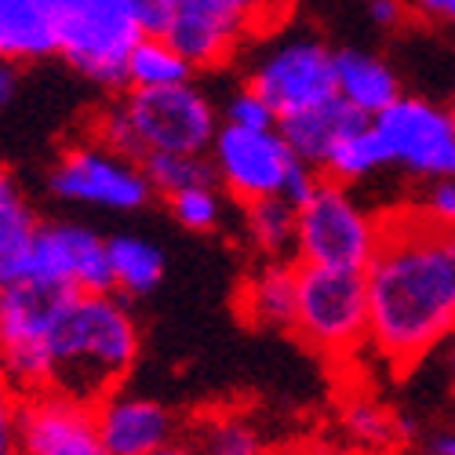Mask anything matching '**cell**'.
Here are the masks:
<instances>
[{
    "mask_svg": "<svg viewBox=\"0 0 455 455\" xmlns=\"http://www.w3.org/2000/svg\"><path fill=\"white\" fill-rule=\"evenodd\" d=\"M368 350L411 371L455 335V230L415 204L383 212V237L368 262Z\"/></svg>",
    "mask_w": 455,
    "mask_h": 455,
    "instance_id": "cell-1",
    "label": "cell"
},
{
    "mask_svg": "<svg viewBox=\"0 0 455 455\" xmlns=\"http://www.w3.org/2000/svg\"><path fill=\"white\" fill-rule=\"evenodd\" d=\"M139 321L117 291H69L48 335V390L99 404L139 361Z\"/></svg>",
    "mask_w": 455,
    "mask_h": 455,
    "instance_id": "cell-2",
    "label": "cell"
},
{
    "mask_svg": "<svg viewBox=\"0 0 455 455\" xmlns=\"http://www.w3.org/2000/svg\"><path fill=\"white\" fill-rule=\"evenodd\" d=\"M219 128L215 102L186 81L168 88H124L92 117L88 135L142 164L154 154H208Z\"/></svg>",
    "mask_w": 455,
    "mask_h": 455,
    "instance_id": "cell-3",
    "label": "cell"
},
{
    "mask_svg": "<svg viewBox=\"0 0 455 455\" xmlns=\"http://www.w3.org/2000/svg\"><path fill=\"white\" fill-rule=\"evenodd\" d=\"M295 339L324 361H354L368 350L371 307L364 270H335L299 262Z\"/></svg>",
    "mask_w": 455,
    "mask_h": 455,
    "instance_id": "cell-4",
    "label": "cell"
},
{
    "mask_svg": "<svg viewBox=\"0 0 455 455\" xmlns=\"http://www.w3.org/2000/svg\"><path fill=\"white\" fill-rule=\"evenodd\" d=\"M383 237V212L364 208L347 182L321 179V186L295 212L299 262L335 270H368Z\"/></svg>",
    "mask_w": 455,
    "mask_h": 455,
    "instance_id": "cell-5",
    "label": "cell"
},
{
    "mask_svg": "<svg viewBox=\"0 0 455 455\" xmlns=\"http://www.w3.org/2000/svg\"><path fill=\"white\" fill-rule=\"evenodd\" d=\"M142 36L124 0H62L59 59L106 92L128 88V55Z\"/></svg>",
    "mask_w": 455,
    "mask_h": 455,
    "instance_id": "cell-6",
    "label": "cell"
},
{
    "mask_svg": "<svg viewBox=\"0 0 455 455\" xmlns=\"http://www.w3.org/2000/svg\"><path fill=\"white\" fill-rule=\"evenodd\" d=\"M284 12L288 0H179L164 36L194 69H219L248 36L277 26Z\"/></svg>",
    "mask_w": 455,
    "mask_h": 455,
    "instance_id": "cell-7",
    "label": "cell"
},
{
    "mask_svg": "<svg viewBox=\"0 0 455 455\" xmlns=\"http://www.w3.org/2000/svg\"><path fill=\"white\" fill-rule=\"evenodd\" d=\"M66 295L44 281L0 284V375L26 397L48 390V335Z\"/></svg>",
    "mask_w": 455,
    "mask_h": 455,
    "instance_id": "cell-8",
    "label": "cell"
},
{
    "mask_svg": "<svg viewBox=\"0 0 455 455\" xmlns=\"http://www.w3.org/2000/svg\"><path fill=\"white\" fill-rule=\"evenodd\" d=\"M48 186L59 201L106 212H139L154 201L146 168L95 139L66 146L48 175Z\"/></svg>",
    "mask_w": 455,
    "mask_h": 455,
    "instance_id": "cell-9",
    "label": "cell"
},
{
    "mask_svg": "<svg viewBox=\"0 0 455 455\" xmlns=\"http://www.w3.org/2000/svg\"><path fill=\"white\" fill-rule=\"evenodd\" d=\"M215 182L234 201H262V197H284L291 172L302 164V157L291 149L281 128H237L222 124L212 149Z\"/></svg>",
    "mask_w": 455,
    "mask_h": 455,
    "instance_id": "cell-10",
    "label": "cell"
},
{
    "mask_svg": "<svg viewBox=\"0 0 455 455\" xmlns=\"http://www.w3.org/2000/svg\"><path fill=\"white\" fill-rule=\"evenodd\" d=\"M383 135L390 168L434 182L455 175V117L451 106H441L423 95H401L390 109L375 117Z\"/></svg>",
    "mask_w": 455,
    "mask_h": 455,
    "instance_id": "cell-11",
    "label": "cell"
},
{
    "mask_svg": "<svg viewBox=\"0 0 455 455\" xmlns=\"http://www.w3.org/2000/svg\"><path fill=\"white\" fill-rule=\"evenodd\" d=\"M248 84L277 109V117H291L335 99V52L317 36H291L251 66Z\"/></svg>",
    "mask_w": 455,
    "mask_h": 455,
    "instance_id": "cell-12",
    "label": "cell"
},
{
    "mask_svg": "<svg viewBox=\"0 0 455 455\" xmlns=\"http://www.w3.org/2000/svg\"><path fill=\"white\" fill-rule=\"evenodd\" d=\"M22 281H44L66 291H117L106 237L77 222H44L36 230Z\"/></svg>",
    "mask_w": 455,
    "mask_h": 455,
    "instance_id": "cell-13",
    "label": "cell"
},
{
    "mask_svg": "<svg viewBox=\"0 0 455 455\" xmlns=\"http://www.w3.org/2000/svg\"><path fill=\"white\" fill-rule=\"evenodd\" d=\"M22 455H109L95 404L59 390L29 394L22 408Z\"/></svg>",
    "mask_w": 455,
    "mask_h": 455,
    "instance_id": "cell-14",
    "label": "cell"
},
{
    "mask_svg": "<svg viewBox=\"0 0 455 455\" xmlns=\"http://www.w3.org/2000/svg\"><path fill=\"white\" fill-rule=\"evenodd\" d=\"M95 419L109 455H146L149 448H161L179 437L175 411L142 394L113 390L95 404Z\"/></svg>",
    "mask_w": 455,
    "mask_h": 455,
    "instance_id": "cell-15",
    "label": "cell"
},
{
    "mask_svg": "<svg viewBox=\"0 0 455 455\" xmlns=\"http://www.w3.org/2000/svg\"><path fill=\"white\" fill-rule=\"evenodd\" d=\"M299 302V267H288L281 259H270L267 267L251 270L237 288V317L248 328L262 331H291Z\"/></svg>",
    "mask_w": 455,
    "mask_h": 455,
    "instance_id": "cell-16",
    "label": "cell"
},
{
    "mask_svg": "<svg viewBox=\"0 0 455 455\" xmlns=\"http://www.w3.org/2000/svg\"><path fill=\"white\" fill-rule=\"evenodd\" d=\"M62 0H0V55L29 66L59 55Z\"/></svg>",
    "mask_w": 455,
    "mask_h": 455,
    "instance_id": "cell-17",
    "label": "cell"
},
{
    "mask_svg": "<svg viewBox=\"0 0 455 455\" xmlns=\"http://www.w3.org/2000/svg\"><path fill=\"white\" fill-rule=\"evenodd\" d=\"M335 95L361 117L375 121L404 92L397 69L371 52H335Z\"/></svg>",
    "mask_w": 455,
    "mask_h": 455,
    "instance_id": "cell-18",
    "label": "cell"
},
{
    "mask_svg": "<svg viewBox=\"0 0 455 455\" xmlns=\"http://www.w3.org/2000/svg\"><path fill=\"white\" fill-rule=\"evenodd\" d=\"M36 230L41 222H36L19 179L0 164V284H15L26 277Z\"/></svg>",
    "mask_w": 455,
    "mask_h": 455,
    "instance_id": "cell-19",
    "label": "cell"
},
{
    "mask_svg": "<svg viewBox=\"0 0 455 455\" xmlns=\"http://www.w3.org/2000/svg\"><path fill=\"white\" fill-rule=\"evenodd\" d=\"M357 121H364V117L335 95V99H328V102H321V106H310V109H302V113H291V117H281L277 128L284 132V139L291 142V149H295L302 161L314 164V168H321L324 157H328V149L335 146V139L343 135V132H350Z\"/></svg>",
    "mask_w": 455,
    "mask_h": 455,
    "instance_id": "cell-20",
    "label": "cell"
},
{
    "mask_svg": "<svg viewBox=\"0 0 455 455\" xmlns=\"http://www.w3.org/2000/svg\"><path fill=\"white\" fill-rule=\"evenodd\" d=\"M339 427H343L347 444H354L368 455H394L408 437L397 415L383 401H375L368 394H354L343 401V408H339Z\"/></svg>",
    "mask_w": 455,
    "mask_h": 455,
    "instance_id": "cell-21",
    "label": "cell"
},
{
    "mask_svg": "<svg viewBox=\"0 0 455 455\" xmlns=\"http://www.w3.org/2000/svg\"><path fill=\"white\" fill-rule=\"evenodd\" d=\"M189 441L197 455H274L262 430L234 408L197 415V423L189 427Z\"/></svg>",
    "mask_w": 455,
    "mask_h": 455,
    "instance_id": "cell-22",
    "label": "cell"
},
{
    "mask_svg": "<svg viewBox=\"0 0 455 455\" xmlns=\"http://www.w3.org/2000/svg\"><path fill=\"white\" fill-rule=\"evenodd\" d=\"M379 168H390V157H387V146H383V135H379L375 121H357L350 132H343L335 139V146L328 149V157L321 164V172L335 182H361L368 175H375Z\"/></svg>",
    "mask_w": 455,
    "mask_h": 455,
    "instance_id": "cell-23",
    "label": "cell"
},
{
    "mask_svg": "<svg viewBox=\"0 0 455 455\" xmlns=\"http://www.w3.org/2000/svg\"><path fill=\"white\" fill-rule=\"evenodd\" d=\"M109 248V270H113V288L128 299L149 295L161 277H164V255L154 241L135 237V234H117L106 237Z\"/></svg>",
    "mask_w": 455,
    "mask_h": 455,
    "instance_id": "cell-24",
    "label": "cell"
},
{
    "mask_svg": "<svg viewBox=\"0 0 455 455\" xmlns=\"http://www.w3.org/2000/svg\"><path fill=\"white\" fill-rule=\"evenodd\" d=\"M194 62H189L168 36L146 33L128 55V88H168L194 81Z\"/></svg>",
    "mask_w": 455,
    "mask_h": 455,
    "instance_id": "cell-25",
    "label": "cell"
},
{
    "mask_svg": "<svg viewBox=\"0 0 455 455\" xmlns=\"http://www.w3.org/2000/svg\"><path fill=\"white\" fill-rule=\"evenodd\" d=\"M295 204L288 197H262V201H248L244 204V237L248 244L267 255V259H281L284 251L295 248Z\"/></svg>",
    "mask_w": 455,
    "mask_h": 455,
    "instance_id": "cell-26",
    "label": "cell"
},
{
    "mask_svg": "<svg viewBox=\"0 0 455 455\" xmlns=\"http://www.w3.org/2000/svg\"><path fill=\"white\" fill-rule=\"evenodd\" d=\"M142 168H146L149 186H154V194H161L164 201L172 194H179V189L215 182L212 157H204V154H154L142 161Z\"/></svg>",
    "mask_w": 455,
    "mask_h": 455,
    "instance_id": "cell-27",
    "label": "cell"
},
{
    "mask_svg": "<svg viewBox=\"0 0 455 455\" xmlns=\"http://www.w3.org/2000/svg\"><path fill=\"white\" fill-rule=\"evenodd\" d=\"M168 212L175 215L179 226L194 234H212L215 226L222 222V197L215 182H201V186H189V189H179V194L168 197Z\"/></svg>",
    "mask_w": 455,
    "mask_h": 455,
    "instance_id": "cell-28",
    "label": "cell"
},
{
    "mask_svg": "<svg viewBox=\"0 0 455 455\" xmlns=\"http://www.w3.org/2000/svg\"><path fill=\"white\" fill-rule=\"evenodd\" d=\"M222 113H226L222 124H237V128H277L281 124L277 109L267 99H262L251 84H244L241 92H234Z\"/></svg>",
    "mask_w": 455,
    "mask_h": 455,
    "instance_id": "cell-29",
    "label": "cell"
},
{
    "mask_svg": "<svg viewBox=\"0 0 455 455\" xmlns=\"http://www.w3.org/2000/svg\"><path fill=\"white\" fill-rule=\"evenodd\" d=\"M22 408L26 394L0 375V455H22Z\"/></svg>",
    "mask_w": 455,
    "mask_h": 455,
    "instance_id": "cell-30",
    "label": "cell"
},
{
    "mask_svg": "<svg viewBox=\"0 0 455 455\" xmlns=\"http://www.w3.org/2000/svg\"><path fill=\"white\" fill-rule=\"evenodd\" d=\"M415 208H419L427 219H434L437 226H451L455 230V175L427 182L419 201H415Z\"/></svg>",
    "mask_w": 455,
    "mask_h": 455,
    "instance_id": "cell-31",
    "label": "cell"
},
{
    "mask_svg": "<svg viewBox=\"0 0 455 455\" xmlns=\"http://www.w3.org/2000/svg\"><path fill=\"white\" fill-rule=\"evenodd\" d=\"M124 4L135 15V22L142 26V33H161L164 36L179 0H124Z\"/></svg>",
    "mask_w": 455,
    "mask_h": 455,
    "instance_id": "cell-32",
    "label": "cell"
},
{
    "mask_svg": "<svg viewBox=\"0 0 455 455\" xmlns=\"http://www.w3.org/2000/svg\"><path fill=\"white\" fill-rule=\"evenodd\" d=\"M408 12L430 26H455V0H408Z\"/></svg>",
    "mask_w": 455,
    "mask_h": 455,
    "instance_id": "cell-33",
    "label": "cell"
},
{
    "mask_svg": "<svg viewBox=\"0 0 455 455\" xmlns=\"http://www.w3.org/2000/svg\"><path fill=\"white\" fill-rule=\"evenodd\" d=\"M368 15H371L375 26L394 29V26H401L411 12H408V0H368Z\"/></svg>",
    "mask_w": 455,
    "mask_h": 455,
    "instance_id": "cell-34",
    "label": "cell"
},
{
    "mask_svg": "<svg viewBox=\"0 0 455 455\" xmlns=\"http://www.w3.org/2000/svg\"><path fill=\"white\" fill-rule=\"evenodd\" d=\"M19 69H22L19 62L0 55V113H4L12 106V99L19 95Z\"/></svg>",
    "mask_w": 455,
    "mask_h": 455,
    "instance_id": "cell-35",
    "label": "cell"
},
{
    "mask_svg": "<svg viewBox=\"0 0 455 455\" xmlns=\"http://www.w3.org/2000/svg\"><path fill=\"white\" fill-rule=\"evenodd\" d=\"M291 455H368V451H361V448H354V444H331V441H314V444H302V448H295Z\"/></svg>",
    "mask_w": 455,
    "mask_h": 455,
    "instance_id": "cell-36",
    "label": "cell"
},
{
    "mask_svg": "<svg viewBox=\"0 0 455 455\" xmlns=\"http://www.w3.org/2000/svg\"><path fill=\"white\" fill-rule=\"evenodd\" d=\"M423 455H455V430H437L427 437Z\"/></svg>",
    "mask_w": 455,
    "mask_h": 455,
    "instance_id": "cell-37",
    "label": "cell"
},
{
    "mask_svg": "<svg viewBox=\"0 0 455 455\" xmlns=\"http://www.w3.org/2000/svg\"><path fill=\"white\" fill-rule=\"evenodd\" d=\"M146 455H197V448H194V441H189V437H175V441H168L161 448H149Z\"/></svg>",
    "mask_w": 455,
    "mask_h": 455,
    "instance_id": "cell-38",
    "label": "cell"
},
{
    "mask_svg": "<svg viewBox=\"0 0 455 455\" xmlns=\"http://www.w3.org/2000/svg\"><path fill=\"white\" fill-rule=\"evenodd\" d=\"M441 364H444V375L451 379V387H455V335L441 347Z\"/></svg>",
    "mask_w": 455,
    "mask_h": 455,
    "instance_id": "cell-39",
    "label": "cell"
},
{
    "mask_svg": "<svg viewBox=\"0 0 455 455\" xmlns=\"http://www.w3.org/2000/svg\"><path fill=\"white\" fill-rule=\"evenodd\" d=\"M451 117H455V99H451Z\"/></svg>",
    "mask_w": 455,
    "mask_h": 455,
    "instance_id": "cell-40",
    "label": "cell"
}]
</instances>
